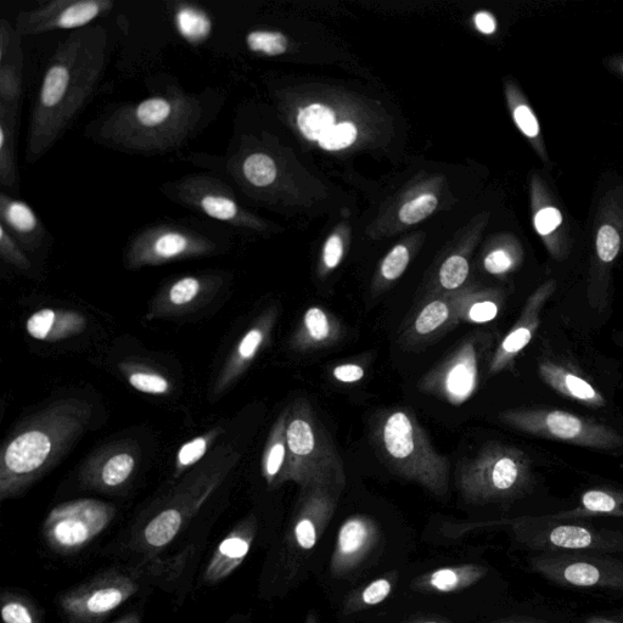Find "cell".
<instances>
[{
	"label": "cell",
	"mask_w": 623,
	"mask_h": 623,
	"mask_svg": "<svg viewBox=\"0 0 623 623\" xmlns=\"http://www.w3.org/2000/svg\"><path fill=\"white\" fill-rule=\"evenodd\" d=\"M109 42L104 26H87L72 31L56 48L28 123L27 164L52 150L81 114L103 78Z\"/></svg>",
	"instance_id": "6da1fadb"
},
{
	"label": "cell",
	"mask_w": 623,
	"mask_h": 623,
	"mask_svg": "<svg viewBox=\"0 0 623 623\" xmlns=\"http://www.w3.org/2000/svg\"><path fill=\"white\" fill-rule=\"evenodd\" d=\"M222 97L177 87L117 105L87 126L88 138L121 153L161 155L184 147L209 125Z\"/></svg>",
	"instance_id": "7a4b0ae2"
},
{
	"label": "cell",
	"mask_w": 623,
	"mask_h": 623,
	"mask_svg": "<svg viewBox=\"0 0 623 623\" xmlns=\"http://www.w3.org/2000/svg\"><path fill=\"white\" fill-rule=\"evenodd\" d=\"M92 415L91 403L66 398L18 426L0 452V499L21 495L52 470L81 439Z\"/></svg>",
	"instance_id": "3957f363"
},
{
	"label": "cell",
	"mask_w": 623,
	"mask_h": 623,
	"mask_svg": "<svg viewBox=\"0 0 623 623\" xmlns=\"http://www.w3.org/2000/svg\"><path fill=\"white\" fill-rule=\"evenodd\" d=\"M288 463L280 485L294 482L301 490L322 487L342 493L346 470L333 439L310 402L297 400L285 409Z\"/></svg>",
	"instance_id": "277c9868"
},
{
	"label": "cell",
	"mask_w": 623,
	"mask_h": 623,
	"mask_svg": "<svg viewBox=\"0 0 623 623\" xmlns=\"http://www.w3.org/2000/svg\"><path fill=\"white\" fill-rule=\"evenodd\" d=\"M376 449L398 476L439 497L447 495L449 462L431 445L415 415L407 409H391L381 415L374 430Z\"/></svg>",
	"instance_id": "5b68a950"
},
{
	"label": "cell",
	"mask_w": 623,
	"mask_h": 623,
	"mask_svg": "<svg viewBox=\"0 0 623 623\" xmlns=\"http://www.w3.org/2000/svg\"><path fill=\"white\" fill-rule=\"evenodd\" d=\"M239 458V453L232 446H222L213 452L212 457L188 476L166 507L144 527L145 544L149 548L160 549L175 540L184 525L198 513L202 504L237 465Z\"/></svg>",
	"instance_id": "8992f818"
},
{
	"label": "cell",
	"mask_w": 623,
	"mask_h": 623,
	"mask_svg": "<svg viewBox=\"0 0 623 623\" xmlns=\"http://www.w3.org/2000/svg\"><path fill=\"white\" fill-rule=\"evenodd\" d=\"M181 222L156 223L129 240L123 261L131 271L207 257L221 251L223 241L209 232Z\"/></svg>",
	"instance_id": "52a82bcc"
},
{
	"label": "cell",
	"mask_w": 623,
	"mask_h": 623,
	"mask_svg": "<svg viewBox=\"0 0 623 623\" xmlns=\"http://www.w3.org/2000/svg\"><path fill=\"white\" fill-rule=\"evenodd\" d=\"M115 515L116 509L99 499H76L48 514L43 535L56 553H76L108 529Z\"/></svg>",
	"instance_id": "ba28073f"
},
{
	"label": "cell",
	"mask_w": 623,
	"mask_h": 623,
	"mask_svg": "<svg viewBox=\"0 0 623 623\" xmlns=\"http://www.w3.org/2000/svg\"><path fill=\"white\" fill-rule=\"evenodd\" d=\"M536 574L559 586L623 591V563L597 553H538L530 559Z\"/></svg>",
	"instance_id": "9c48e42d"
},
{
	"label": "cell",
	"mask_w": 623,
	"mask_h": 623,
	"mask_svg": "<svg viewBox=\"0 0 623 623\" xmlns=\"http://www.w3.org/2000/svg\"><path fill=\"white\" fill-rule=\"evenodd\" d=\"M161 190L176 204L228 227L246 228L255 224L228 184L215 176L206 173L185 176L162 185Z\"/></svg>",
	"instance_id": "30bf717a"
},
{
	"label": "cell",
	"mask_w": 623,
	"mask_h": 623,
	"mask_svg": "<svg viewBox=\"0 0 623 623\" xmlns=\"http://www.w3.org/2000/svg\"><path fill=\"white\" fill-rule=\"evenodd\" d=\"M516 537L540 553H623V533L569 524L520 526Z\"/></svg>",
	"instance_id": "8fae6325"
},
{
	"label": "cell",
	"mask_w": 623,
	"mask_h": 623,
	"mask_svg": "<svg viewBox=\"0 0 623 623\" xmlns=\"http://www.w3.org/2000/svg\"><path fill=\"white\" fill-rule=\"evenodd\" d=\"M138 582L122 574L95 578L88 585L60 597L59 606L69 623H100L138 592Z\"/></svg>",
	"instance_id": "7c38bea8"
},
{
	"label": "cell",
	"mask_w": 623,
	"mask_h": 623,
	"mask_svg": "<svg viewBox=\"0 0 623 623\" xmlns=\"http://www.w3.org/2000/svg\"><path fill=\"white\" fill-rule=\"evenodd\" d=\"M520 481L518 460L505 452L485 451L467 460L458 471L457 484L469 502L482 503L508 496Z\"/></svg>",
	"instance_id": "4fadbf2b"
},
{
	"label": "cell",
	"mask_w": 623,
	"mask_h": 623,
	"mask_svg": "<svg viewBox=\"0 0 623 623\" xmlns=\"http://www.w3.org/2000/svg\"><path fill=\"white\" fill-rule=\"evenodd\" d=\"M111 0H54L36 9L22 11L15 22L20 36H36L58 30H80L109 14Z\"/></svg>",
	"instance_id": "5bb4252c"
},
{
	"label": "cell",
	"mask_w": 623,
	"mask_h": 623,
	"mask_svg": "<svg viewBox=\"0 0 623 623\" xmlns=\"http://www.w3.org/2000/svg\"><path fill=\"white\" fill-rule=\"evenodd\" d=\"M479 380V352L473 340H467L425 376L422 389L439 396L453 406H460L473 396Z\"/></svg>",
	"instance_id": "9a60e30c"
},
{
	"label": "cell",
	"mask_w": 623,
	"mask_h": 623,
	"mask_svg": "<svg viewBox=\"0 0 623 623\" xmlns=\"http://www.w3.org/2000/svg\"><path fill=\"white\" fill-rule=\"evenodd\" d=\"M140 451L134 442H119L101 448L84 463L81 484L101 492L120 490L132 479Z\"/></svg>",
	"instance_id": "2e32d148"
},
{
	"label": "cell",
	"mask_w": 623,
	"mask_h": 623,
	"mask_svg": "<svg viewBox=\"0 0 623 623\" xmlns=\"http://www.w3.org/2000/svg\"><path fill=\"white\" fill-rule=\"evenodd\" d=\"M224 285L220 274H195L172 280L155 297L148 319L177 316L209 302Z\"/></svg>",
	"instance_id": "e0dca14e"
},
{
	"label": "cell",
	"mask_w": 623,
	"mask_h": 623,
	"mask_svg": "<svg viewBox=\"0 0 623 623\" xmlns=\"http://www.w3.org/2000/svg\"><path fill=\"white\" fill-rule=\"evenodd\" d=\"M340 493L316 487L302 491L300 508L291 530L294 546L308 552L317 546L338 505Z\"/></svg>",
	"instance_id": "ac0fdd59"
},
{
	"label": "cell",
	"mask_w": 623,
	"mask_h": 623,
	"mask_svg": "<svg viewBox=\"0 0 623 623\" xmlns=\"http://www.w3.org/2000/svg\"><path fill=\"white\" fill-rule=\"evenodd\" d=\"M277 322V310L269 308L252 324L230 353L227 362L218 374L212 395L218 397L229 390L251 367L258 353H260L271 338L272 330Z\"/></svg>",
	"instance_id": "d6986e66"
},
{
	"label": "cell",
	"mask_w": 623,
	"mask_h": 623,
	"mask_svg": "<svg viewBox=\"0 0 623 623\" xmlns=\"http://www.w3.org/2000/svg\"><path fill=\"white\" fill-rule=\"evenodd\" d=\"M378 538V527L368 516L353 515L342 524L336 540L331 571L335 576L349 574L366 559Z\"/></svg>",
	"instance_id": "ffe728a7"
},
{
	"label": "cell",
	"mask_w": 623,
	"mask_h": 623,
	"mask_svg": "<svg viewBox=\"0 0 623 623\" xmlns=\"http://www.w3.org/2000/svg\"><path fill=\"white\" fill-rule=\"evenodd\" d=\"M468 301V295L460 294L426 302L409 325L406 340L418 344L453 327L462 321Z\"/></svg>",
	"instance_id": "44dd1931"
},
{
	"label": "cell",
	"mask_w": 623,
	"mask_h": 623,
	"mask_svg": "<svg viewBox=\"0 0 623 623\" xmlns=\"http://www.w3.org/2000/svg\"><path fill=\"white\" fill-rule=\"evenodd\" d=\"M256 520L249 518L229 533L217 547L205 570L204 580L216 585L232 575L244 563L255 540Z\"/></svg>",
	"instance_id": "7402d4cb"
},
{
	"label": "cell",
	"mask_w": 623,
	"mask_h": 623,
	"mask_svg": "<svg viewBox=\"0 0 623 623\" xmlns=\"http://www.w3.org/2000/svg\"><path fill=\"white\" fill-rule=\"evenodd\" d=\"M0 226L22 246L25 251H36L47 237L41 218L25 201L0 194Z\"/></svg>",
	"instance_id": "603a6c76"
},
{
	"label": "cell",
	"mask_w": 623,
	"mask_h": 623,
	"mask_svg": "<svg viewBox=\"0 0 623 623\" xmlns=\"http://www.w3.org/2000/svg\"><path fill=\"white\" fill-rule=\"evenodd\" d=\"M87 325V318L80 312L42 308L28 317L26 331L38 341L60 342L82 334Z\"/></svg>",
	"instance_id": "cb8c5ba5"
},
{
	"label": "cell",
	"mask_w": 623,
	"mask_h": 623,
	"mask_svg": "<svg viewBox=\"0 0 623 623\" xmlns=\"http://www.w3.org/2000/svg\"><path fill=\"white\" fill-rule=\"evenodd\" d=\"M339 335L340 327L336 319L323 308L313 306L303 314L301 328L294 338V346L299 350L317 349L334 344Z\"/></svg>",
	"instance_id": "d4e9b609"
},
{
	"label": "cell",
	"mask_w": 623,
	"mask_h": 623,
	"mask_svg": "<svg viewBox=\"0 0 623 623\" xmlns=\"http://www.w3.org/2000/svg\"><path fill=\"white\" fill-rule=\"evenodd\" d=\"M19 112L0 108V185L18 188V165H16L15 140Z\"/></svg>",
	"instance_id": "484cf974"
},
{
	"label": "cell",
	"mask_w": 623,
	"mask_h": 623,
	"mask_svg": "<svg viewBox=\"0 0 623 623\" xmlns=\"http://www.w3.org/2000/svg\"><path fill=\"white\" fill-rule=\"evenodd\" d=\"M288 463L285 412L280 415L269 434L262 456V475L269 486H279Z\"/></svg>",
	"instance_id": "4316f807"
},
{
	"label": "cell",
	"mask_w": 623,
	"mask_h": 623,
	"mask_svg": "<svg viewBox=\"0 0 623 623\" xmlns=\"http://www.w3.org/2000/svg\"><path fill=\"white\" fill-rule=\"evenodd\" d=\"M485 574L486 569L477 565L445 568L431 572L430 575L426 576L424 586L437 593H452L474 585Z\"/></svg>",
	"instance_id": "83f0119b"
},
{
	"label": "cell",
	"mask_w": 623,
	"mask_h": 623,
	"mask_svg": "<svg viewBox=\"0 0 623 623\" xmlns=\"http://www.w3.org/2000/svg\"><path fill=\"white\" fill-rule=\"evenodd\" d=\"M175 26L185 41L193 46H199L211 35L213 24L210 15L204 9L182 3L175 11Z\"/></svg>",
	"instance_id": "f1b7e54d"
},
{
	"label": "cell",
	"mask_w": 623,
	"mask_h": 623,
	"mask_svg": "<svg viewBox=\"0 0 623 623\" xmlns=\"http://www.w3.org/2000/svg\"><path fill=\"white\" fill-rule=\"evenodd\" d=\"M120 369L126 376L128 384L142 394L164 396L171 392L170 381L164 375L154 372L153 369L131 363H122Z\"/></svg>",
	"instance_id": "f546056e"
},
{
	"label": "cell",
	"mask_w": 623,
	"mask_h": 623,
	"mask_svg": "<svg viewBox=\"0 0 623 623\" xmlns=\"http://www.w3.org/2000/svg\"><path fill=\"white\" fill-rule=\"evenodd\" d=\"M24 65L0 64V108L20 112L24 95Z\"/></svg>",
	"instance_id": "4dcf8cb0"
},
{
	"label": "cell",
	"mask_w": 623,
	"mask_h": 623,
	"mask_svg": "<svg viewBox=\"0 0 623 623\" xmlns=\"http://www.w3.org/2000/svg\"><path fill=\"white\" fill-rule=\"evenodd\" d=\"M334 121V112L323 105L308 106L297 116V126L303 136L311 140L321 139L334 126Z\"/></svg>",
	"instance_id": "1f68e13d"
},
{
	"label": "cell",
	"mask_w": 623,
	"mask_h": 623,
	"mask_svg": "<svg viewBox=\"0 0 623 623\" xmlns=\"http://www.w3.org/2000/svg\"><path fill=\"white\" fill-rule=\"evenodd\" d=\"M222 429L216 428L205 435L195 437L192 441L184 443L179 449L176 459L175 477L182 475L185 470L198 464L209 452V449L216 442L218 436L221 435Z\"/></svg>",
	"instance_id": "d6a6232c"
},
{
	"label": "cell",
	"mask_w": 623,
	"mask_h": 623,
	"mask_svg": "<svg viewBox=\"0 0 623 623\" xmlns=\"http://www.w3.org/2000/svg\"><path fill=\"white\" fill-rule=\"evenodd\" d=\"M246 46L254 53L278 56L288 49V38L280 32L252 31L246 36Z\"/></svg>",
	"instance_id": "836d02e7"
},
{
	"label": "cell",
	"mask_w": 623,
	"mask_h": 623,
	"mask_svg": "<svg viewBox=\"0 0 623 623\" xmlns=\"http://www.w3.org/2000/svg\"><path fill=\"white\" fill-rule=\"evenodd\" d=\"M20 37L8 20L0 21V64L24 65Z\"/></svg>",
	"instance_id": "e575fe53"
},
{
	"label": "cell",
	"mask_w": 623,
	"mask_h": 623,
	"mask_svg": "<svg viewBox=\"0 0 623 623\" xmlns=\"http://www.w3.org/2000/svg\"><path fill=\"white\" fill-rule=\"evenodd\" d=\"M583 513L623 515V501L605 491H589L581 501Z\"/></svg>",
	"instance_id": "d590c367"
},
{
	"label": "cell",
	"mask_w": 623,
	"mask_h": 623,
	"mask_svg": "<svg viewBox=\"0 0 623 623\" xmlns=\"http://www.w3.org/2000/svg\"><path fill=\"white\" fill-rule=\"evenodd\" d=\"M469 263L467 258L453 255L447 258L440 269V284L443 289L454 291L467 282Z\"/></svg>",
	"instance_id": "8d00e7d4"
},
{
	"label": "cell",
	"mask_w": 623,
	"mask_h": 623,
	"mask_svg": "<svg viewBox=\"0 0 623 623\" xmlns=\"http://www.w3.org/2000/svg\"><path fill=\"white\" fill-rule=\"evenodd\" d=\"M2 619L4 623H41L37 611L25 599L15 596H4L2 603Z\"/></svg>",
	"instance_id": "74e56055"
},
{
	"label": "cell",
	"mask_w": 623,
	"mask_h": 623,
	"mask_svg": "<svg viewBox=\"0 0 623 623\" xmlns=\"http://www.w3.org/2000/svg\"><path fill=\"white\" fill-rule=\"evenodd\" d=\"M356 138V126L353 123L345 122L331 127L318 142L323 149L333 151L349 148L355 143Z\"/></svg>",
	"instance_id": "f35d334b"
},
{
	"label": "cell",
	"mask_w": 623,
	"mask_h": 623,
	"mask_svg": "<svg viewBox=\"0 0 623 623\" xmlns=\"http://www.w3.org/2000/svg\"><path fill=\"white\" fill-rule=\"evenodd\" d=\"M0 256L9 265L21 271H28L31 268V261L28 260L26 251L3 226H0Z\"/></svg>",
	"instance_id": "ab89813d"
},
{
	"label": "cell",
	"mask_w": 623,
	"mask_h": 623,
	"mask_svg": "<svg viewBox=\"0 0 623 623\" xmlns=\"http://www.w3.org/2000/svg\"><path fill=\"white\" fill-rule=\"evenodd\" d=\"M437 199L434 195L425 194L419 198L407 202L400 211V218L403 223L414 224L423 221L436 210Z\"/></svg>",
	"instance_id": "60d3db41"
},
{
	"label": "cell",
	"mask_w": 623,
	"mask_h": 623,
	"mask_svg": "<svg viewBox=\"0 0 623 623\" xmlns=\"http://www.w3.org/2000/svg\"><path fill=\"white\" fill-rule=\"evenodd\" d=\"M547 426L554 436L560 439H574L581 434L582 423L580 419L568 413L554 412L547 417Z\"/></svg>",
	"instance_id": "b9f144b4"
},
{
	"label": "cell",
	"mask_w": 623,
	"mask_h": 623,
	"mask_svg": "<svg viewBox=\"0 0 623 623\" xmlns=\"http://www.w3.org/2000/svg\"><path fill=\"white\" fill-rule=\"evenodd\" d=\"M409 260H411V255H409L406 246H396V248L386 256L383 265H381V277L387 280V282H395V280L406 272Z\"/></svg>",
	"instance_id": "7bdbcfd3"
},
{
	"label": "cell",
	"mask_w": 623,
	"mask_h": 623,
	"mask_svg": "<svg viewBox=\"0 0 623 623\" xmlns=\"http://www.w3.org/2000/svg\"><path fill=\"white\" fill-rule=\"evenodd\" d=\"M597 249L600 260L604 262L615 260L620 250V235L614 227L604 226L600 228Z\"/></svg>",
	"instance_id": "ee69618b"
},
{
	"label": "cell",
	"mask_w": 623,
	"mask_h": 623,
	"mask_svg": "<svg viewBox=\"0 0 623 623\" xmlns=\"http://www.w3.org/2000/svg\"><path fill=\"white\" fill-rule=\"evenodd\" d=\"M498 314V306L492 301H475L470 299L463 311V321L471 323H487L495 319Z\"/></svg>",
	"instance_id": "f6af8a7d"
},
{
	"label": "cell",
	"mask_w": 623,
	"mask_h": 623,
	"mask_svg": "<svg viewBox=\"0 0 623 623\" xmlns=\"http://www.w3.org/2000/svg\"><path fill=\"white\" fill-rule=\"evenodd\" d=\"M392 591V583L387 578H379L364 589L362 592V603L368 606L378 605L385 602Z\"/></svg>",
	"instance_id": "bcb514c9"
},
{
	"label": "cell",
	"mask_w": 623,
	"mask_h": 623,
	"mask_svg": "<svg viewBox=\"0 0 623 623\" xmlns=\"http://www.w3.org/2000/svg\"><path fill=\"white\" fill-rule=\"evenodd\" d=\"M530 340H531V331L529 329L527 328L515 329L503 341V344L501 346L503 355L507 357L510 355H515V353H518L520 350H523L524 347L527 344H529ZM501 359H498V361L493 362V366H495L496 363L501 361Z\"/></svg>",
	"instance_id": "7dc6e473"
},
{
	"label": "cell",
	"mask_w": 623,
	"mask_h": 623,
	"mask_svg": "<svg viewBox=\"0 0 623 623\" xmlns=\"http://www.w3.org/2000/svg\"><path fill=\"white\" fill-rule=\"evenodd\" d=\"M561 220H563V218H561L559 210L553 209V207L543 209L537 213L535 218L537 232L542 235L550 234L560 226Z\"/></svg>",
	"instance_id": "c3c4849f"
},
{
	"label": "cell",
	"mask_w": 623,
	"mask_h": 623,
	"mask_svg": "<svg viewBox=\"0 0 623 623\" xmlns=\"http://www.w3.org/2000/svg\"><path fill=\"white\" fill-rule=\"evenodd\" d=\"M342 256H344V243H342L339 235H331L324 246L323 261L325 267L328 269L338 267Z\"/></svg>",
	"instance_id": "681fc988"
},
{
	"label": "cell",
	"mask_w": 623,
	"mask_h": 623,
	"mask_svg": "<svg viewBox=\"0 0 623 623\" xmlns=\"http://www.w3.org/2000/svg\"><path fill=\"white\" fill-rule=\"evenodd\" d=\"M514 119L527 137H536L538 132H540V125H538L536 116L532 114V111L527 106H519L514 112Z\"/></svg>",
	"instance_id": "f907efd6"
},
{
	"label": "cell",
	"mask_w": 623,
	"mask_h": 623,
	"mask_svg": "<svg viewBox=\"0 0 623 623\" xmlns=\"http://www.w3.org/2000/svg\"><path fill=\"white\" fill-rule=\"evenodd\" d=\"M333 376L342 384H355L366 376V370L355 363L341 364L334 368Z\"/></svg>",
	"instance_id": "816d5d0a"
},
{
	"label": "cell",
	"mask_w": 623,
	"mask_h": 623,
	"mask_svg": "<svg viewBox=\"0 0 623 623\" xmlns=\"http://www.w3.org/2000/svg\"><path fill=\"white\" fill-rule=\"evenodd\" d=\"M512 265V258L502 250L493 251L485 258V268L492 274L507 272Z\"/></svg>",
	"instance_id": "f5cc1de1"
},
{
	"label": "cell",
	"mask_w": 623,
	"mask_h": 623,
	"mask_svg": "<svg viewBox=\"0 0 623 623\" xmlns=\"http://www.w3.org/2000/svg\"><path fill=\"white\" fill-rule=\"evenodd\" d=\"M565 383L571 395L580 398V400H592L597 396L596 391L587 381L577 378L575 375L566 376Z\"/></svg>",
	"instance_id": "db71d44e"
},
{
	"label": "cell",
	"mask_w": 623,
	"mask_h": 623,
	"mask_svg": "<svg viewBox=\"0 0 623 623\" xmlns=\"http://www.w3.org/2000/svg\"><path fill=\"white\" fill-rule=\"evenodd\" d=\"M475 25L477 30L486 33V35H491V33L496 31L495 18L491 14L486 13V11H480V13L476 14Z\"/></svg>",
	"instance_id": "11a10c76"
},
{
	"label": "cell",
	"mask_w": 623,
	"mask_h": 623,
	"mask_svg": "<svg viewBox=\"0 0 623 623\" xmlns=\"http://www.w3.org/2000/svg\"><path fill=\"white\" fill-rule=\"evenodd\" d=\"M115 623H142V621H140V617L137 613H132L121 617V619Z\"/></svg>",
	"instance_id": "9f6ffc18"
},
{
	"label": "cell",
	"mask_w": 623,
	"mask_h": 623,
	"mask_svg": "<svg viewBox=\"0 0 623 623\" xmlns=\"http://www.w3.org/2000/svg\"><path fill=\"white\" fill-rule=\"evenodd\" d=\"M587 623H623L616 620L606 619V617L593 616L587 620Z\"/></svg>",
	"instance_id": "6f0895ef"
},
{
	"label": "cell",
	"mask_w": 623,
	"mask_h": 623,
	"mask_svg": "<svg viewBox=\"0 0 623 623\" xmlns=\"http://www.w3.org/2000/svg\"><path fill=\"white\" fill-rule=\"evenodd\" d=\"M508 623H546V622L527 620V621H516V622H508Z\"/></svg>",
	"instance_id": "680465c9"
},
{
	"label": "cell",
	"mask_w": 623,
	"mask_h": 623,
	"mask_svg": "<svg viewBox=\"0 0 623 623\" xmlns=\"http://www.w3.org/2000/svg\"><path fill=\"white\" fill-rule=\"evenodd\" d=\"M306 623H318L316 617L314 615L308 616V620Z\"/></svg>",
	"instance_id": "91938a15"
},
{
	"label": "cell",
	"mask_w": 623,
	"mask_h": 623,
	"mask_svg": "<svg viewBox=\"0 0 623 623\" xmlns=\"http://www.w3.org/2000/svg\"><path fill=\"white\" fill-rule=\"evenodd\" d=\"M419 623H441V622H437V621H423V622H419Z\"/></svg>",
	"instance_id": "94428289"
}]
</instances>
